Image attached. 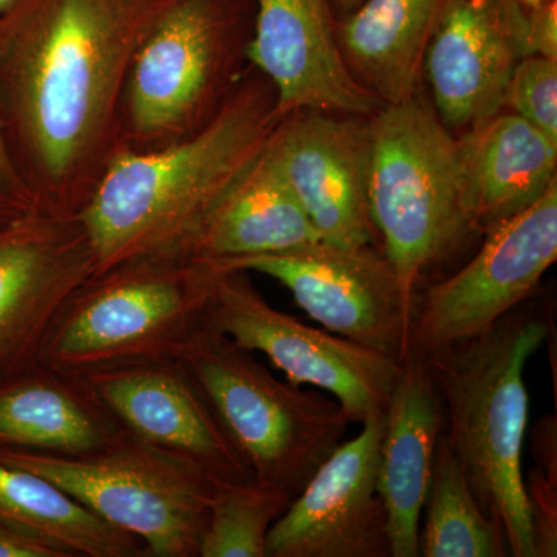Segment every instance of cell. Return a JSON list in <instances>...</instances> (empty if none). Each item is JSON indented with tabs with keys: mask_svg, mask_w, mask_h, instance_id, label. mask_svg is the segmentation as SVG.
<instances>
[{
	"mask_svg": "<svg viewBox=\"0 0 557 557\" xmlns=\"http://www.w3.org/2000/svg\"><path fill=\"white\" fill-rule=\"evenodd\" d=\"M163 0H16L0 62L33 160L62 185L90 152L124 70Z\"/></svg>",
	"mask_w": 557,
	"mask_h": 557,
	"instance_id": "1",
	"label": "cell"
},
{
	"mask_svg": "<svg viewBox=\"0 0 557 557\" xmlns=\"http://www.w3.org/2000/svg\"><path fill=\"white\" fill-rule=\"evenodd\" d=\"M553 329L555 313L537 293L486 332L423 357L442 401L446 442L515 557H536L522 471L525 369Z\"/></svg>",
	"mask_w": 557,
	"mask_h": 557,
	"instance_id": "2",
	"label": "cell"
},
{
	"mask_svg": "<svg viewBox=\"0 0 557 557\" xmlns=\"http://www.w3.org/2000/svg\"><path fill=\"white\" fill-rule=\"evenodd\" d=\"M274 116L262 102L239 100L186 141L113 157L75 214L94 274L182 248L263 149Z\"/></svg>",
	"mask_w": 557,
	"mask_h": 557,
	"instance_id": "3",
	"label": "cell"
},
{
	"mask_svg": "<svg viewBox=\"0 0 557 557\" xmlns=\"http://www.w3.org/2000/svg\"><path fill=\"white\" fill-rule=\"evenodd\" d=\"M369 137L370 219L412 317L432 273L478 236L461 196L457 138L417 95L381 106Z\"/></svg>",
	"mask_w": 557,
	"mask_h": 557,
	"instance_id": "4",
	"label": "cell"
},
{
	"mask_svg": "<svg viewBox=\"0 0 557 557\" xmlns=\"http://www.w3.org/2000/svg\"><path fill=\"white\" fill-rule=\"evenodd\" d=\"M222 271L168 251L94 274L65 300L39 359L78 375L124 362L180 359L208 327Z\"/></svg>",
	"mask_w": 557,
	"mask_h": 557,
	"instance_id": "5",
	"label": "cell"
},
{
	"mask_svg": "<svg viewBox=\"0 0 557 557\" xmlns=\"http://www.w3.org/2000/svg\"><path fill=\"white\" fill-rule=\"evenodd\" d=\"M180 359L259 485L295 498L344 442L350 420L335 398L278 380L218 330H200Z\"/></svg>",
	"mask_w": 557,
	"mask_h": 557,
	"instance_id": "6",
	"label": "cell"
},
{
	"mask_svg": "<svg viewBox=\"0 0 557 557\" xmlns=\"http://www.w3.org/2000/svg\"><path fill=\"white\" fill-rule=\"evenodd\" d=\"M0 463L54 483L97 518L139 539L146 557H199L220 486L129 432L79 457L0 449Z\"/></svg>",
	"mask_w": 557,
	"mask_h": 557,
	"instance_id": "7",
	"label": "cell"
},
{
	"mask_svg": "<svg viewBox=\"0 0 557 557\" xmlns=\"http://www.w3.org/2000/svg\"><path fill=\"white\" fill-rule=\"evenodd\" d=\"M556 259L557 183L536 203L487 231L461 269L418 293L405 359L423 358L486 332L537 295Z\"/></svg>",
	"mask_w": 557,
	"mask_h": 557,
	"instance_id": "8",
	"label": "cell"
},
{
	"mask_svg": "<svg viewBox=\"0 0 557 557\" xmlns=\"http://www.w3.org/2000/svg\"><path fill=\"white\" fill-rule=\"evenodd\" d=\"M208 325L252 354H263L285 379L325 392L350 423L384 412L401 362L325 329L289 317L260 295L248 271L223 270L215 284Z\"/></svg>",
	"mask_w": 557,
	"mask_h": 557,
	"instance_id": "9",
	"label": "cell"
},
{
	"mask_svg": "<svg viewBox=\"0 0 557 557\" xmlns=\"http://www.w3.org/2000/svg\"><path fill=\"white\" fill-rule=\"evenodd\" d=\"M214 265L273 277L322 329L398 362L405 359L409 306L394 267L373 245L314 240Z\"/></svg>",
	"mask_w": 557,
	"mask_h": 557,
	"instance_id": "10",
	"label": "cell"
},
{
	"mask_svg": "<svg viewBox=\"0 0 557 557\" xmlns=\"http://www.w3.org/2000/svg\"><path fill=\"white\" fill-rule=\"evenodd\" d=\"M124 431L219 485L256 482L182 359L124 362L81 373Z\"/></svg>",
	"mask_w": 557,
	"mask_h": 557,
	"instance_id": "11",
	"label": "cell"
},
{
	"mask_svg": "<svg viewBox=\"0 0 557 557\" xmlns=\"http://www.w3.org/2000/svg\"><path fill=\"white\" fill-rule=\"evenodd\" d=\"M386 410L362 421L271 527L267 557H391L379 491Z\"/></svg>",
	"mask_w": 557,
	"mask_h": 557,
	"instance_id": "12",
	"label": "cell"
},
{
	"mask_svg": "<svg viewBox=\"0 0 557 557\" xmlns=\"http://www.w3.org/2000/svg\"><path fill=\"white\" fill-rule=\"evenodd\" d=\"M94 273L75 218L33 211L0 223V383L39 361L65 300Z\"/></svg>",
	"mask_w": 557,
	"mask_h": 557,
	"instance_id": "13",
	"label": "cell"
},
{
	"mask_svg": "<svg viewBox=\"0 0 557 557\" xmlns=\"http://www.w3.org/2000/svg\"><path fill=\"white\" fill-rule=\"evenodd\" d=\"M525 57L520 0H443L423 60L443 124L467 132L500 113L509 78Z\"/></svg>",
	"mask_w": 557,
	"mask_h": 557,
	"instance_id": "14",
	"label": "cell"
},
{
	"mask_svg": "<svg viewBox=\"0 0 557 557\" xmlns=\"http://www.w3.org/2000/svg\"><path fill=\"white\" fill-rule=\"evenodd\" d=\"M265 150L319 239L343 247L375 244L368 197L369 123L302 110L271 131Z\"/></svg>",
	"mask_w": 557,
	"mask_h": 557,
	"instance_id": "15",
	"label": "cell"
},
{
	"mask_svg": "<svg viewBox=\"0 0 557 557\" xmlns=\"http://www.w3.org/2000/svg\"><path fill=\"white\" fill-rule=\"evenodd\" d=\"M244 0H163L131 58L129 113L141 137H163L199 108Z\"/></svg>",
	"mask_w": 557,
	"mask_h": 557,
	"instance_id": "16",
	"label": "cell"
},
{
	"mask_svg": "<svg viewBox=\"0 0 557 557\" xmlns=\"http://www.w3.org/2000/svg\"><path fill=\"white\" fill-rule=\"evenodd\" d=\"M255 35L248 58L273 83L274 112L302 110L364 116L381 102L347 67L332 0H252Z\"/></svg>",
	"mask_w": 557,
	"mask_h": 557,
	"instance_id": "17",
	"label": "cell"
},
{
	"mask_svg": "<svg viewBox=\"0 0 557 557\" xmlns=\"http://www.w3.org/2000/svg\"><path fill=\"white\" fill-rule=\"evenodd\" d=\"M384 420L379 491L387 512L391 557H418L420 520L445 416L426 361L401 362Z\"/></svg>",
	"mask_w": 557,
	"mask_h": 557,
	"instance_id": "18",
	"label": "cell"
},
{
	"mask_svg": "<svg viewBox=\"0 0 557 557\" xmlns=\"http://www.w3.org/2000/svg\"><path fill=\"white\" fill-rule=\"evenodd\" d=\"M457 146L461 196L478 236L557 183V141L516 113H497L465 132Z\"/></svg>",
	"mask_w": 557,
	"mask_h": 557,
	"instance_id": "19",
	"label": "cell"
},
{
	"mask_svg": "<svg viewBox=\"0 0 557 557\" xmlns=\"http://www.w3.org/2000/svg\"><path fill=\"white\" fill-rule=\"evenodd\" d=\"M124 432L78 373L39 359L0 383V449L79 457L108 448Z\"/></svg>",
	"mask_w": 557,
	"mask_h": 557,
	"instance_id": "20",
	"label": "cell"
},
{
	"mask_svg": "<svg viewBox=\"0 0 557 557\" xmlns=\"http://www.w3.org/2000/svg\"><path fill=\"white\" fill-rule=\"evenodd\" d=\"M314 240L321 239L263 146L177 251L222 263Z\"/></svg>",
	"mask_w": 557,
	"mask_h": 557,
	"instance_id": "21",
	"label": "cell"
},
{
	"mask_svg": "<svg viewBox=\"0 0 557 557\" xmlns=\"http://www.w3.org/2000/svg\"><path fill=\"white\" fill-rule=\"evenodd\" d=\"M443 0H364L336 24L341 53L384 104L416 97L432 28Z\"/></svg>",
	"mask_w": 557,
	"mask_h": 557,
	"instance_id": "22",
	"label": "cell"
},
{
	"mask_svg": "<svg viewBox=\"0 0 557 557\" xmlns=\"http://www.w3.org/2000/svg\"><path fill=\"white\" fill-rule=\"evenodd\" d=\"M0 522L60 545L72 557H145L139 539L109 525L54 483L0 463Z\"/></svg>",
	"mask_w": 557,
	"mask_h": 557,
	"instance_id": "23",
	"label": "cell"
},
{
	"mask_svg": "<svg viewBox=\"0 0 557 557\" xmlns=\"http://www.w3.org/2000/svg\"><path fill=\"white\" fill-rule=\"evenodd\" d=\"M418 553L423 557H507L504 531L479 507L463 469L440 435Z\"/></svg>",
	"mask_w": 557,
	"mask_h": 557,
	"instance_id": "24",
	"label": "cell"
},
{
	"mask_svg": "<svg viewBox=\"0 0 557 557\" xmlns=\"http://www.w3.org/2000/svg\"><path fill=\"white\" fill-rule=\"evenodd\" d=\"M293 497L258 482L220 485L209 507L199 557H267V537Z\"/></svg>",
	"mask_w": 557,
	"mask_h": 557,
	"instance_id": "25",
	"label": "cell"
},
{
	"mask_svg": "<svg viewBox=\"0 0 557 557\" xmlns=\"http://www.w3.org/2000/svg\"><path fill=\"white\" fill-rule=\"evenodd\" d=\"M505 106L557 141V60L522 58L509 78Z\"/></svg>",
	"mask_w": 557,
	"mask_h": 557,
	"instance_id": "26",
	"label": "cell"
},
{
	"mask_svg": "<svg viewBox=\"0 0 557 557\" xmlns=\"http://www.w3.org/2000/svg\"><path fill=\"white\" fill-rule=\"evenodd\" d=\"M523 486L536 557L557 555V472L534 467L523 475Z\"/></svg>",
	"mask_w": 557,
	"mask_h": 557,
	"instance_id": "27",
	"label": "cell"
},
{
	"mask_svg": "<svg viewBox=\"0 0 557 557\" xmlns=\"http://www.w3.org/2000/svg\"><path fill=\"white\" fill-rule=\"evenodd\" d=\"M33 211H46L38 197L17 180L13 161L7 149L3 137L2 121H0V223L22 218Z\"/></svg>",
	"mask_w": 557,
	"mask_h": 557,
	"instance_id": "28",
	"label": "cell"
},
{
	"mask_svg": "<svg viewBox=\"0 0 557 557\" xmlns=\"http://www.w3.org/2000/svg\"><path fill=\"white\" fill-rule=\"evenodd\" d=\"M528 54L557 60V0L527 9Z\"/></svg>",
	"mask_w": 557,
	"mask_h": 557,
	"instance_id": "29",
	"label": "cell"
},
{
	"mask_svg": "<svg viewBox=\"0 0 557 557\" xmlns=\"http://www.w3.org/2000/svg\"><path fill=\"white\" fill-rule=\"evenodd\" d=\"M0 557H72L60 545L24 528L0 522Z\"/></svg>",
	"mask_w": 557,
	"mask_h": 557,
	"instance_id": "30",
	"label": "cell"
},
{
	"mask_svg": "<svg viewBox=\"0 0 557 557\" xmlns=\"http://www.w3.org/2000/svg\"><path fill=\"white\" fill-rule=\"evenodd\" d=\"M362 2H364V0H332L333 10H335L338 20L357 9Z\"/></svg>",
	"mask_w": 557,
	"mask_h": 557,
	"instance_id": "31",
	"label": "cell"
},
{
	"mask_svg": "<svg viewBox=\"0 0 557 557\" xmlns=\"http://www.w3.org/2000/svg\"><path fill=\"white\" fill-rule=\"evenodd\" d=\"M16 0H0V14L10 9Z\"/></svg>",
	"mask_w": 557,
	"mask_h": 557,
	"instance_id": "32",
	"label": "cell"
},
{
	"mask_svg": "<svg viewBox=\"0 0 557 557\" xmlns=\"http://www.w3.org/2000/svg\"><path fill=\"white\" fill-rule=\"evenodd\" d=\"M527 9H531V7L537 5V3L544 2V0H520Z\"/></svg>",
	"mask_w": 557,
	"mask_h": 557,
	"instance_id": "33",
	"label": "cell"
}]
</instances>
